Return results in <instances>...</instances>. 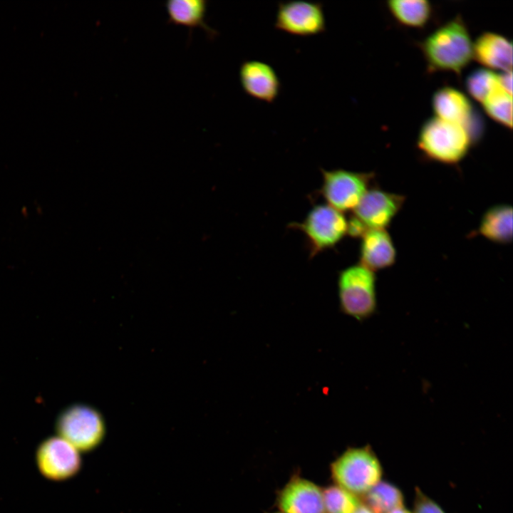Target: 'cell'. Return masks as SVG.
<instances>
[{"label":"cell","mask_w":513,"mask_h":513,"mask_svg":"<svg viewBox=\"0 0 513 513\" xmlns=\"http://www.w3.org/2000/svg\"><path fill=\"white\" fill-rule=\"evenodd\" d=\"M432 105L436 117L460 124L470 133L473 106L464 93L452 86L440 87L433 94Z\"/></svg>","instance_id":"5bb4252c"},{"label":"cell","mask_w":513,"mask_h":513,"mask_svg":"<svg viewBox=\"0 0 513 513\" xmlns=\"http://www.w3.org/2000/svg\"><path fill=\"white\" fill-rule=\"evenodd\" d=\"M420 46L431 71L459 73L473 58V42L466 24L459 16L428 35Z\"/></svg>","instance_id":"6da1fadb"},{"label":"cell","mask_w":513,"mask_h":513,"mask_svg":"<svg viewBox=\"0 0 513 513\" xmlns=\"http://www.w3.org/2000/svg\"><path fill=\"white\" fill-rule=\"evenodd\" d=\"M415 493L413 513H445L435 501L424 494L420 489H417Z\"/></svg>","instance_id":"603a6c76"},{"label":"cell","mask_w":513,"mask_h":513,"mask_svg":"<svg viewBox=\"0 0 513 513\" xmlns=\"http://www.w3.org/2000/svg\"><path fill=\"white\" fill-rule=\"evenodd\" d=\"M388 513H412V512L410 511H409L408 509L404 508L403 507H401L395 509Z\"/></svg>","instance_id":"484cf974"},{"label":"cell","mask_w":513,"mask_h":513,"mask_svg":"<svg viewBox=\"0 0 513 513\" xmlns=\"http://www.w3.org/2000/svg\"><path fill=\"white\" fill-rule=\"evenodd\" d=\"M499 86L498 74L486 68L472 71L465 80L467 91L480 103Z\"/></svg>","instance_id":"44dd1931"},{"label":"cell","mask_w":513,"mask_h":513,"mask_svg":"<svg viewBox=\"0 0 513 513\" xmlns=\"http://www.w3.org/2000/svg\"><path fill=\"white\" fill-rule=\"evenodd\" d=\"M340 311L358 321L373 316L377 310L375 272L361 264L340 271L338 277Z\"/></svg>","instance_id":"3957f363"},{"label":"cell","mask_w":513,"mask_h":513,"mask_svg":"<svg viewBox=\"0 0 513 513\" xmlns=\"http://www.w3.org/2000/svg\"><path fill=\"white\" fill-rule=\"evenodd\" d=\"M472 142L466 128L435 116L421 126L417 145L428 159L455 165L465 157Z\"/></svg>","instance_id":"7a4b0ae2"},{"label":"cell","mask_w":513,"mask_h":513,"mask_svg":"<svg viewBox=\"0 0 513 513\" xmlns=\"http://www.w3.org/2000/svg\"><path fill=\"white\" fill-rule=\"evenodd\" d=\"M326 513H353L360 505L358 497L337 484L323 489Z\"/></svg>","instance_id":"7402d4cb"},{"label":"cell","mask_w":513,"mask_h":513,"mask_svg":"<svg viewBox=\"0 0 513 513\" xmlns=\"http://www.w3.org/2000/svg\"><path fill=\"white\" fill-rule=\"evenodd\" d=\"M274 27L302 37L324 33L326 21L323 4L304 0L280 1L277 5Z\"/></svg>","instance_id":"9c48e42d"},{"label":"cell","mask_w":513,"mask_h":513,"mask_svg":"<svg viewBox=\"0 0 513 513\" xmlns=\"http://www.w3.org/2000/svg\"><path fill=\"white\" fill-rule=\"evenodd\" d=\"M168 21L187 27L202 28L213 38L217 32L205 22L207 1L204 0H170L165 4Z\"/></svg>","instance_id":"2e32d148"},{"label":"cell","mask_w":513,"mask_h":513,"mask_svg":"<svg viewBox=\"0 0 513 513\" xmlns=\"http://www.w3.org/2000/svg\"><path fill=\"white\" fill-rule=\"evenodd\" d=\"M57 435L80 452L95 449L102 441L105 425L102 417L93 408L81 404L62 410L55 423Z\"/></svg>","instance_id":"5b68a950"},{"label":"cell","mask_w":513,"mask_h":513,"mask_svg":"<svg viewBox=\"0 0 513 513\" xmlns=\"http://www.w3.org/2000/svg\"><path fill=\"white\" fill-rule=\"evenodd\" d=\"M473 58L490 69L512 70V43L502 34L485 31L473 42Z\"/></svg>","instance_id":"9a60e30c"},{"label":"cell","mask_w":513,"mask_h":513,"mask_svg":"<svg viewBox=\"0 0 513 513\" xmlns=\"http://www.w3.org/2000/svg\"><path fill=\"white\" fill-rule=\"evenodd\" d=\"M361 238L359 257L361 265L375 272L395 264L396 249L386 229H370Z\"/></svg>","instance_id":"4fadbf2b"},{"label":"cell","mask_w":513,"mask_h":513,"mask_svg":"<svg viewBox=\"0 0 513 513\" xmlns=\"http://www.w3.org/2000/svg\"><path fill=\"white\" fill-rule=\"evenodd\" d=\"M485 113L498 123L512 128V95L501 86L492 91L482 103Z\"/></svg>","instance_id":"ffe728a7"},{"label":"cell","mask_w":513,"mask_h":513,"mask_svg":"<svg viewBox=\"0 0 513 513\" xmlns=\"http://www.w3.org/2000/svg\"><path fill=\"white\" fill-rule=\"evenodd\" d=\"M290 226L304 234L309 256L313 257L334 247L341 241L347 234L348 219L343 212L328 204H317L301 222L292 223Z\"/></svg>","instance_id":"8992f818"},{"label":"cell","mask_w":513,"mask_h":513,"mask_svg":"<svg viewBox=\"0 0 513 513\" xmlns=\"http://www.w3.org/2000/svg\"><path fill=\"white\" fill-rule=\"evenodd\" d=\"M275 513H283V512H275Z\"/></svg>","instance_id":"4316f807"},{"label":"cell","mask_w":513,"mask_h":513,"mask_svg":"<svg viewBox=\"0 0 513 513\" xmlns=\"http://www.w3.org/2000/svg\"><path fill=\"white\" fill-rule=\"evenodd\" d=\"M335 484L358 496H363L380 481L383 470L369 446L346 450L331 464Z\"/></svg>","instance_id":"277c9868"},{"label":"cell","mask_w":513,"mask_h":513,"mask_svg":"<svg viewBox=\"0 0 513 513\" xmlns=\"http://www.w3.org/2000/svg\"><path fill=\"white\" fill-rule=\"evenodd\" d=\"M353 513H374L366 504H360Z\"/></svg>","instance_id":"d4e9b609"},{"label":"cell","mask_w":513,"mask_h":513,"mask_svg":"<svg viewBox=\"0 0 513 513\" xmlns=\"http://www.w3.org/2000/svg\"><path fill=\"white\" fill-rule=\"evenodd\" d=\"M319 193L328 205L340 211L353 210L370 188L373 172H358L343 169H321Z\"/></svg>","instance_id":"52a82bcc"},{"label":"cell","mask_w":513,"mask_h":513,"mask_svg":"<svg viewBox=\"0 0 513 513\" xmlns=\"http://www.w3.org/2000/svg\"><path fill=\"white\" fill-rule=\"evenodd\" d=\"M477 234L500 244H507L512 239V207L497 204L489 207L482 215Z\"/></svg>","instance_id":"e0dca14e"},{"label":"cell","mask_w":513,"mask_h":513,"mask_svg":"<svg viewBox=\"0 0 513 513\" xmlns=\"http://www.w3.org/2000/svg\"><path fill=\"white\" fill-rule=\"evenodd\" d=\"M277 502L283 513H326L323 489L313 482L299 477L285 484Z\"/></svg>","instance_id":"7c38bea8"},{"label":"cell","mask_w":513,"mask_h":513,"mask_svg":"<svg viewBox=\"0 0 513 513\" xmlns=\"http://www.w3.org/2000/svg\"><path fill=\"white\" fill-rule=\"evenodd\" d=\"M365 504L374 513H388L403 507L402 492L394 484L380 481L364 495Z\"/></svg>","instance_id":"d6986e66"},{"label":"cell","mask_w":513,"mask_h":513,"mask_svg":"<svg viewBox=\"0 0 513 513\" xmlns=\"http://www.w3.org/2000/svg\"><path fill=\"white\" fill-rule=\"evenodd\" d=\"M387 6L398 22L413 27L423 26L432 14V6L427 0H390Z\"/></svg>","instance_id":"ac0fdd59"},{"label":"cell","mask_w":513,"mask_h":513,"mask_svg":"<svg viewBox=\"0 0 513 513\" xmlns=\"http://www.w3.org/2000/svg\"><path fill=\"white\" fill-rule=\"evenodd\" d=\"M499 83L502 88L512 95V70L502 71L498 74Z\"/></svg>","instance_id":"cb8c5ba5"},{"label":"cell","mask_w":513,"mask_h":513,"mask_svg":"<svg viewBox=\"0 0 513 513\" xmlns=\"http://www.w3.org/2000/svg\"><path fill=\"white\" fill-rule=\"evenodd\" d=\"M80 452L62 437L51 436L41 441L37 447L36 465L46 479L64 481L72 478L80 471L82 465Z\"/></svg>","instance_id":"ba28073f"},{"label":"cell","mask_w":513,"mask_h":513,"mask_svg":"<svg viewBox=\"0 0 513 513\" xmlns=\"http://www.w3.org/2000/svg\"><path fill=\"white\" fill-rule=\"evenodd\" d=\"M405 201L403 195L370 187L353 210V215L368 229H385L402 209Z\"/></svg>","instance_id":"30bf717a"},{"label":"cell","mask_w":513,"mask_h":513,"mask_svg":"<svg viewBox=\"0 0 513 513\" xmlns=\"http://www.w3.org/2000/svg\"><path fill=\"white\" fill-rule=\"evenodd\" d=\"M239 82L243 90L258 100L272 103L279 95L281 83L275 69L259 60H245L239 67Z\"/></svg>","instance_id":"8fae6325"}]
</instances>
